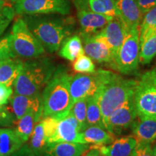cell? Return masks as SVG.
Listing matches in <instances>:
<instances>
[{"label": "cell", "instance_id": "obj_1", "mask_svg": "<svg viewBox=\"0 0 156 156\" xmlns=\"http://www.w3.org/2000/svg\"><path fill=\"white\" fill-rule=\"evenodd\" d=\"M71 75L64 66L56 68L41 93L43 116L62 119L69 114L73 105L69 91Z\"/></svg>", "mask_w": 156, "mask_h": 156}, {"label": "cell", "instance_id": "obj_2", "mask_svg": "<svg viewBox=\"0 0 156 156\" xmlns=\"http://www.w3.org/2000/svg\"><path fill=\"white\" fill-rule=\"evenodd\" d=\"M23 20L45 51L49 53L56 51L73 30L74 21L72 18L34 15H25Z\"/></svg>", "mask_w": 156, "mask_h": 156}, {"label": "cell", "instance_id": "obj_3", "mask_svg": "<svg viewBox=\"0 0 156 156\" xmlns=\"http://www.w3.org/2000/svg\"><path fill=\"white\" fill-rule=\"evenodd\" d=\"M136 83L135 80L105 70L102 84L97 91L105 128L111 115L134 95Z\"/></svg>", "mask_w": 156, "mask_h": 156}, {"label": "cell", "instance_id": "obj_4", "mask_svg": "<svg viewBox=\"0 0 156 156\" xmlns=\"http://www.w3.org/2000/svg\"><path fill=\"white\" fill-rule=\"evenodd\" d=\"M56 68L53 62L48 58L38 57L25 62L22 71L13 84L14 94H41Z\"/></svg>", "mask_w": 156, "mask_h": 156}, {"label": "cell", "instance_id": "obj_5", "mask_svg": "<svg viewBox=\"0 0 156 156\" xmlns=\"http://www.w3.org/2000/svg\"><path fill=\"white\" fill-rule=\"evenodd\" d=\"M134 101L137 117L156 119V64L136 80Z\"/></svg>", "mask_w": 156, "mask_h": 156}, {"label": "cell", "instance_id": "obj_6", "mask_svg": "<svg viewBox=\"0 0 156 156\" xmlns=\"http://www.w3.org/2000/svg\"><path fill=\"white\" fill-rule=\"evenodd\" d=\"M140 29L127 33L118 52L111 62V67L123 75H134L140 63Z\"/></svg>", "mask_w": 156, "mask_h": 156}, {"label": "cell", "instance_id": "obj_7", "mask_svg": "<svg viewBox=\"0 0 156 156\" xmlns=\"http://www.w3.org/2000/svg\"><path fill=\"white\" fill-rule=\"evenodd\" d=\"M10 37L12 47L17 56L31 59L40 57L46 51L21 17L15 20Z\"/></svg>", "mask_w": 156, "mask_h": 156}, {"label": "cell", "instance_id": "obj_8", "mask_svg": "<svg viewBox=\"0 0 156 156\" xmlns=\"http://www.w3.org/2000/svg\"><path fill=\"white\" fill-rule=\"evenodd\" d=\"M14 9L23 15H66L70 13L71 6L68 0H18L15 2Z\"/></svg>", "mask_w": 156, "mask_h": 156}, {"label": "cell", "instance_id": "obj_9", "mask_svg": "<svg viewBox=\"0 0 156 156\" xmlns=\"http://www.w3.org/2000/svg\"><path fill=\"white\" fill-rule=\"evenodd\" d=\"M104 69H99L92 74H77L72 75L69 82V91L73 103L97 93L102 84Z\"/></svg>", "mask_w": 156, "mask_h": 156}, {"label": "cell", "instance_id": "obj_10", "mask_svg": "<svg viewBox=\"0 0 156 156\" xmlns=\"http://www.w3.org/2000/svg\"><path fill=\"white\" fill-rule=\"evenodd\" d=\"M137 117L134 95L122 106L116 109L109 117L106 129L115 135H119L128 128L131 127Z\"/></svg>", "mask_w": 156, "mask_h": 156}, {"label": "cell", "instance_id": "obj_11", "mask_svg": "<svg viewBox=\"0 0 156 156\" xmlns=\"http://www.w3.org/2000/svg\"><path fill=\"white\" fill-rule=\"evenodd\" d=\"M62 142L86 144L81 134L79 123L71 114L58 121L56 131L48 140V144Z\"/></svg>", "mask_w": 156, "mask_h": 156}, {"label": "cell", "instance_id": "obj_12", "mask_svg": "<svg viewBox=\"0 0 156 156\" xmlns=\"http://www.w3.org/2000/svg\"><path fill=\"white\" fill-rule=\"evenodd\" d=\"M117 17L124 25L126 32L139 28L143 13L135 0H116Z\"/></svg>", "mask_w": 156, "mask_h": 156}, {"label": "cell", "instance_id": "obj_13", "mask_svg": "<svg viewBox=\"0 0 156 156\" xmlns=\"http://www.w3.org/2000/svg\"><path fill=\"white\" fill-rule=\"evenodd\" d=\"M12 112L17 121L28 112H34L42 119L43 103L41 94L25 95L14 94L9 99Z\"/></svg>", "mask_w": 156, "mask_h": 156}, {"label": "cell", "instance_id": "obj_14", "mask_svg": "<svg viewBox=\"0 0 156 156\" xmlns=\"http://www.w3.org/2000/svg\"><path fill=\"white\" fill-rule=\"evenodd\" d=\"M83 40L85 53L98 63H108L113 61L114 56L110 48L97 34L80 35Z\"/></svg>", "mask_w": 156, "mask_h": 156}, {"label": "cell", "instance_id": "obj_15", "mask_svg": "<svg viewBox=\"0 0 156 156\" xmlns=\"http://www.w3.org/2000/svg\"><path fill=\"white\" fill-rule=\"evenodd\" d=\"M77 18L80 25V35H95L115 17L98 14L89 9H77Z\"/></svg>", "mask_w": 156, "mask_h": 156}, {"label": "cell", "instance_id": "obj_16", "mask_svg": "<svg viewBox=\"0 0 156 156\" xmlns=\"http://www.w3.org/2000/svg\"><path fill=\"white\" fill-rule=\"evenodd\" d=\"M127 34L124 25L118 17H115L107 24L97 35L106 42L112 51L113 56H116ZM114 59V58H113Z\"/></svg>", "mask_w": 156, "mask_h": 156}, {"label": "cell", "instance_id": "obj_17", "mask_svg": "<svg viewBox=\"0 0 156 156\" xmlns=\"http://www.w3.org/2000/svg\"><path fill=\"white\" fill-rule=\"evenodd\" d=\"M132 136L137 142L154 145L156 142V119L136 117L131 126Z\"/></svg>", "mask_w": 156, "mask_h": 156}, {"label": "cell", "instance_id": "obj_18", "mask_svg": "<svg viewBox=\"0 0 156 156\" xmlns=\"http://www.w3.org/2000/svg\"><path fill=\"white\" fill-rule=\"evenodd\" d=\"M136 140L132 136H126L118 138L107 145L90 147L98 149L103 156H130L135 147Z\"/></svg>", "mask_w": 156, "mask_h": 156}, {"label": "cell", "instance_id": "obj_19", "mask_svg": "<svg viewBox=\"0 0 156 156\" xmlns=\"http://www.w3.org/2000/svg\"><path fill=\"white\" fill-rule=\"evenodd\" d=\"M81 134L85 143L93 147L109 145L116 139L115 134L99 126H87Z\"/></svg>", "mask_w": 156, "mask_h": 156}, {"label": "cell", "instance_id": "obj_20", "mask_svg": "<svg viewBox=\"0 0 156 156\" xmlns=\"http://www.w3.org/2000/svg\"><path fill=\"white\" fill-rule=\"evenodd\" d=\"M89 149L87 144L62 142L48 144L46 152L51 156H81Z\"/></svg>", "mask_w": 156, "mask_h": 156}, {"label": "cell", "instance_id": "obj_21", "mask_svg": "<svg viewBox=\"0 0 156 156\" xmlns=\"http://www.w3.org/2000/svg\"><path fill=\"white\" fill-rule=\"evenodd\" d=\"M24 62L17 57L9 58L0 62V84L13 86L22 71Z\"/></svg>", "mask_w": 156, "mask_h": 156}, {"label": "cell", "instance_id": "obj_22", "mask_svg": "<svg viewBox=\"0 0 156 156\" xmlns=\"http://www.w3.org/2000/svg\"><path fill=\"white\" fill-rule=\"evenodd\" d=\"M23 145L15 129L0 128V156H11Z\"/></svg>", "mask_w": 156, "mask_h": 156}, {"label": "cell", "instance_id": "obj_23", "mask_svg": "<svg viewBox=\"0 0 156 156\" xmlns=\"http://www.w3.org/2000/svg\"><path fill=\"white\" fill-rule=\"evenodd\" d=\"M85 53L82 39L79 35L68 36L60 46L58 55L70 62H74L78 56Z\"/></svg>", "mask_w": 156, "mask_h": 156}, {"label": "cell", "instance_id": "obj_24", "mask_svg": "<svg viewBox=\"0 0 156 156\" xmlns=\"http://www.w3.org/2000/svg\"><path fill=\"white\" fill-rule=\"evenodd\" d=\"M25 145L29 148L30 151L36 155L46 153V148L48 146L47 137L41 119L36 124L34 131Z\"/></svg>", "mask_w": 156, "mask_h": 156}, {"label": "cell", "instance_id": "obj_25", "mask_svg": "<svg viewBox=\"0 0 156 156\" xmlns=\"http://www.w3.org/2000/svg\"><path fill=\"white\" fill-rule=\"evenodd\" d=\"M41 119L36 113L28 112L17 121V125L15 129L17 135L23 143L28 142L32 134L35 125Z\"/></svg>", "mask_w": 156, "mask_h": 156}, {"label": "cell", "instance_id": "obj_26", "mask_svg": "<svg viewBox=\"0 0 156 156\" xmlns=\"http://www.w3.org/2000/svg\"><path fill=\"white\" fill-rule=\"evenodd\" d=\"M87 123L88 126H99L105 128L98 101V93L87 98ZM106 129V128H105Z\"/></svg>", "mask_w": 156, "mask_h": 156}, {"label": "cell", "instance_id": "obj_27", "mask_svg": "<svg viewBox=\"0 0 156 156\" xmlns=\"http://www.w3.org/2000/svg\"><path fill=\"white\" fill-rule=\"evenodd\" d=\"M140 59L142 64L151 63L156 56V31L140 43Z\"/></svg>", "mask_w": 156, "mask_h": 156}, {"label": "cell", "instance_id": "obj_28", "mask_svg": "<svg viewBox=\"0 0 156 156\" xmlns=\"http://www.w3.org/2000/svg\"><path fill=\"white\" fill-rule=\"evenodd\" d=\"M88 7L93 12L117 17L116 0H88Z\"/></svg>", "mask_w": 156, "mask_h": 156}, {"label": "cell", "instance_id": "obj_29", "mask_svg": "<svg viewBox=\"0 0 156 156\" xmlns=\"http://www.w3.org/2000/svg\"><path fill=\"white\" fill-rule=\"evenodd\" d=\"M156 31V6L144 15L140 26V43Z\"/></svg>", "mask_w": 156, "mask_h": 156}, {"label": "cell", "instance_id": "obj_30", "mask_svg": "<svg viewBox=\"0 0 156 156\" xmlns=\"http://www.w3.org/2000/svg\"><path fill=\"white\" fill-rule=\"evenodd\" d=\"M87 98L80 99L73 103L69 114L75 117L79 123L80 132L87 127Z\"/></svg>", "mask_w": 156, "mask_h": 156}, {"label": "cell", "instance_id": "obj_31", "mask_svg": "<svg viewBox=\"0 0 156 156\" xmlns=\"http://www.w3.org/2000/svg\"><path fill=\"white\" fill-rule=\"evenodd\" d=\"M73 69L76 73L81 74H92L95 72V65L93 59L88 56L80 55L74 61Z\"/></svg>", "mask_w": 156, "mask_h": 156}, {"label": "cell", "instance_id": "obj_32", "mask_svg": "<svg viewBox=\"0 0 156 156\" xmlns=\"http://www.w3.org/2000/svg\"><path fill=\"white\" fill-rule=\"evenodd\" d=\"M15 9L9 4L0 9V36L5 32L15 16Z\"/></svg>", "mask_w": 156, "mask_h": 156}, {"label": "cell", "instance_id": "obj_33", "mask_svg": "<svg viewBox=\"0 0 156 156\" xmlns=\"http://www.w3.org/2000/svg\"><path fill=\"white\" fill-rule=\"evenodd\" d=\"M17 57L11 44L10 34L0 39V62L9 58Z\"/></svg>", "mask_w": 156, "mask_h": 156}, {"label": "cell", "instance_id": "obj_34", "mask_svg": "<svg viewBox=\"0 0 156 156\" xmlns=\"http://www.w3.org/2000/svg\"><path fill=\"white\" fill-rule=\"evenodd\" d=\"M17 122L14 114L8 107L0 106V128H7Z\"/></svg>", "mask_w": 156, "mask_h": 156}, {"label": "cell", "instance_id": "obj_35", "mask_svg": "<svg viewBox=\"0 0 156 156\" xmlns=\"http://www.w3.org/2000/svg\"><path fill=\"white\" fill-rule=\"evenodd\" d=\"M130 156H153V147L151 144L137 142Z\"/></svg>", "mask_w": 156, "mask_h": 156}, {"label": "cell", "instance_id": "obj_36", "mask_svg": "<svg viewBox=\"0 0 156 156\" xmlns=\"http://www.w3.org/2000/svg\"><path fill=\"white\" fill-rule=\"evenodd\" d=\"M13 93L14 92L12 86L0 84V106L7 104Z\"/></svg>", "mask_w": 156, "mask_h": 156}, {"label": "cell", "instance_id": "obj_37", "mask_svg": "<svg viewBox=\"0 0 156 156\" xmlns=\"http://www.w3.org/2000/svg\"><path fill=\"white\" fill-rule=\"evenodd\" d=\"M135 1L143 15L156 6V0H135Z\"/></svg>", "mask_w": 156, "mask_h": 156}, {"label": "cell", "instance_id": "obj_38", "mask_svg": "<svg viewBox=\"0 0 156 156\" xmlns=\"http://www.w3.org/2000/svg\"><path fill=\"white\" fill-rule=\"evenodd\" d=\"M11 156H51L47 153H44L40 155H36L29 150V148L26 145H23L18 151L15 152Z\"/></svg>", "mask_w": 156, "mask_h": 156}, {"label": "cell", "instance_id": "obj_39", "mask_svg": "<svg viewBox=\"0 0 156 156\" xmlns=\"http://www.w3.org/2000/svg\"><path fill=\"white\" fill-rule=\"evenodd\" d=\"M75 4L76 8L80 9H89L88 8V0H72Z\"/></svg>", "mask_w": 156, "mask_h": 156}, {"label": "cell", "instance_id": "obj_40", "mask_svg": "<svg viewBox=\"0 0 156 156\" xmlns=\"http://www.w3.org/2000/svg\"><path fill=\"white\" fill-rule=\"evenodd\" d=\"M87 153L90 154V156H103L100 152H99L98 150L95 149V148L90 147V149L87 151Z\"/></svg>", "mask_w": 156, "mask_h": 156}, {"label": "cell", "instance_id": "obj_41", "mask_svg": "<svg viewBox=\"0 0 156 156\" xmlns=\"http://www.w3.org/2000/svg\"><path fill=\"white\" fill-rule=\"evenodd\" d=\"M7 4L8 3H7L5 0H0V9L2 8V7H5V6L6 5H7Z\"/></svg>", "mask_w": 156, "mask_h": 156}, {"label": "cell", "instance_id": "obj_42", "mask_svg": "<svg viewBox=\"0 0 156 156\" xmlns=\"http://www.w3.org/2000/svg\"><path fill=\"white\" fill-rule=\"evenodd\" d=\"M153 156H156V142L153 145Z\"/></svg>", "mask_w": 156, "mask_h": 156}, {"label": "cell", "instance_id": "obj_43", "mask_svg": "<svg viewBox=\"0 0 156 156\" xmlns=\"http://www.w3.org/2000/svg\"><path fill=\"white\" fill-rule=\"evenodd\" d=\"M83 156H90V154L88 153H87V151L86 152V153H85V154H84V155Z\"/></svg>", "mask_w": 156, "mask_h": 156}, {"label": "cell", "instance_id": "obj_44", "mask_svg": "<svg viewBox=\"0 0 156 156\" xmlns=\"http://www.w3.org/2000/svg\"><path fill=\"white\" fill-rule=\"evenodd\" d=\"M12 2H15L18 1V0H12Z\"/></svg>", "mask_w": 156, "mask_h": 156}]
</instances>
